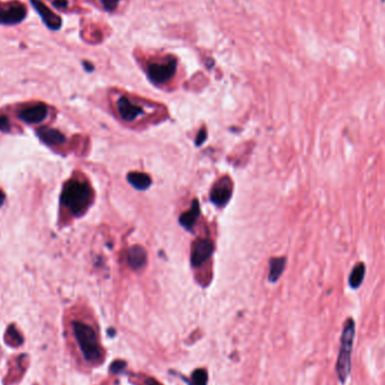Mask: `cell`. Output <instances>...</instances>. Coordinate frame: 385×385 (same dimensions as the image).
<instances>
[{"label": "cell", "mask_w": 385, "mask_h": 385, "mask_svg": "<svg viewBox=\"0 0 385 385\" xmlns=\"http://www.w3.org/2000/svg\"><path fill=\"white\" fill-rule=\"evenodd\" d=\"M93 192L88 184L78 180H71L65 186L62 202L72 214L80 215L87 210Z\"/></svg>", "instance_id": "6da1fadb"}, {"label": "cell", "mask_w": 385, "mask_h": 385, "mask_svg": "<svg viewBox=\"0 0 385 385\" xmlns=\"http://www.w3.org/2000/svg\"><path fill=\"white\" fill-rule=\"evenodd\" d=\"M355 338V321L348 317L345 322L343 335L340 339V348L337 360V375L340 383H346L351 370V353Z\"/></svg>", "instance_id": "7a4b0ae2"}, {"label": "cell", "mask_w": 385, "mask_h": 385, "mask_svg": "<svg viewBox=\"0 0 385 385\" xmlns=\"http://www.w3.org/2000/svg\"><path fill=\"white\" fill-rule=\"evenodd\" d=\"M74 334L84 357L90 363H98L102 359V348H100L97 336L90 326L80 321L72 324Z\"/></svg>", "instance_id": "3957f363"}, {"label": "cell", "mask_w": 385, "mask_h": 385, "mask_svg": "<svg viewBox=\"0 0 385 385\" xmlns=\"http://www.w3.org/2000/svg\"><path fill=\"white\" fill-rule=\"evenodd\" d=\"M176 69V59L172 55H167L162 59L151 61L148 66V75L152 83L162 85L174 78Z\"/></svg>", "instance_id": "277c9868"}, {"label": "cell", "mask_w": 385, "mask_h": 385, "mask_svg": "<svg viewBox=\"0 0 385 385\" xmlns=\"http://www.w3.org/2000/svg\"><path fill=\"white\" fill-rule=\"evenodd\" d=\"M26 15V9L21 3L13 2L0 6V24L14 25L21 23Z\"/></svg>", "instance_id": "5b68a950"}, {"label": "cell", "mask_w": 385, "mask_h": 385, "mask_svg": "<svg viewBox=\"0 0 385 385\" xmlns=\"http://www.w3.org/2000/svg\"><path fill=\"white\" fill-rule=\"evenodd\" d=\"M213 252V242L209 239H200L192 245L191 263L195 266H200L211 257Z\"/></svg>", "instance_id": "8992f818"}, {"label": "cell", "mask_w": 385, "mask_h": 385, "mask_svg": "<svg viewBox=\"0 0 385 385\" xmlns=\"http://www.w3.org/2000/svg\"><path fill=\"white\" fill-rule=\"evenodd\" d=\"M232 191V185L229 178L224 177L216 182L211 191V200L216 205H224L229 201Z\"/></svg>", "instance_id": "52a82bcc"}, {"label": "cell", "mask_w": 385, "mask_h": 385, "mask_svg": "<svg viewBox=\"0 0 385 385\" xmlns=\"http://www.w3.org/2000/svg\"><path fill=\"white\" fill-rule=\"evenodd\" d=\"M116 108L124 121H134L142 114V109L139 105L134 104L131 99H129L125 96L119 97L116 103Z\"/></svg>", "instance_id": "ba28073f"}, {"label": "cell", "mask_w": 385, "mask_h": 385, "mask_svg": "<svg viewBox=\"0 0 385 385\" xmlns=\"http://www.w3.org/2000/svg\"><path fill=\"white\" fill-rule=\"evenodd\" d=\"M47 115V108L44 104H35V105H31L27 106V107L23 108L21 112H19L18 116L19 118H22L24 122L30 123V124H34V123H40L43 119L46 117Z\"/></svg>", "instance_id": "9c48e42d"}, {"label": "cell", "mask_w": 385, "mask_h": 385, "mask_svg": "<svg viewBox=\"0 0 385 385\" xmlns=\"http://www.w3.org/2000/svg\"><path fill=\"white\" fill-rule=\"evenodd\" d=\"M32 5L40 14L43 22L46 24L47 27L52 28V30H59L61 26V19L60 17L55 15L50 8H47L44 4L41 3L40 0H32Z\"/></svg>", "instance_id": "30bf717a"}, {"label": "cell", "mask_w": 385, "mask_h": 385, "mask_svg": "<svg viewBox=\"0 0 385 385\" xmlns=\"http://www.w3.org/2000/svg\"><path fill=\"white\" fill-rule=\"evenodd\" d=\"M365 274H366V265L363 262L357 263L354 266V268L351 269L348 283L349 286L353 288V290H357V288L362 286L365 278Z\"/></svg>", "instance_id": "8fae6325"}, {"label": "cell", "mask_w": 385, "mask_h": 385, "mask_svg": "<svg viewBox=\"0 0 385 385\" xmlns=\"http://www.w3.org/2000/svg\"><path fill=\"white\" fill-rule=\"evenodd\" d=\"M38 137H40L43 141L49 144V146H60L65 142L63 134L60 133L57 130L52 129H40L38 130Z\"/></svg>", "instance_id": "7c38bea8"}, {"label": "cell", "mask_w": 385, "mask_h": 385, "mask_svg": "<svg viewBox=\"0 0 385 385\" xmlns=\"http://www.w3.org/2000/svg\"><path fill=\"white\" fill-rule=\"evenodd\" d=\"M147 262V254L143 248L134 245L129 250V264L132 268H141Z\"/></svg>", "instance_id": "4fadbf2b"}, {"label": "cell", "mask_w": 385, "mask_h": 385, "mask_svg": "<svg viewBox=\"0 0 385 385\" xmlns=\"http://www.w3.org/2000/svg\"><path fill=\"white\" fill-rule=\"evenodd\" d=\"M127 179L133 187L141 190L147 189L151 184L150 176L143 174V172H131V174H129Z\"/></svg>", "instance_id": "5bb4252c"}, {"label": "cell", "mask_w": 385, "mask_h": 385, "mask_svg": "<svg viewBox=\"0 0 385 385\" xmlns=\"http://www.w3.org/2000/svg\"><path fill=\"white\" fill-rule=\"evenodd\" d=\"M285 264L286 258L284 257H277L272 259L271 267H269V280H271V282H276L278 278L281 277L284 269H285Z\"/></svg>", "instance_id": "9a60e30c"}, {"label": "cell", "mask_w": 385, "mask_h": 385, "mask_svg": "<svg viewBox=\"0 0 385 385\" xmlns=\"http://www.w3.org/2000/svg\"><path fill=\"white\" fill-rule=\"evenodd\" d=\"M199 215H200V205L195 201L194 203H192L190 210L180 216V223L184 225L186 229H190L192 227V224L196 222Z\"/></svg>", "instance_id": "2e32d148"}, {"label": "cell", "mask_w": 385, "mask_h": 385, "mask_svg": "<svg viewBox=\"0 0 385 385\" xmlns=\"http://www.w3.org/2000/svg\"><path fill=\"white\" fill-rule=\"evenodd\" d=\"M5 339H6V343L8 345L13 346V347H17V346H21L23 344V337L21 334H19V331L15 328V326H11L7 329Z\"/></svg>", "instance_id": "e0dca14e"}, {"label": "cell", "mask_w": 385, "mask_h": 385, "mask_svg": "<svg viewBox=\"0 0 385 385\" xmlns=\"http://www.w3.org/2000/svg\"><path fill=\"white\" fill-rule=\"evenodd\" d=\"M208 382V374L204 369L196 370L192 375V384L194 385H205Z\"/></svg>", "instance_id": "ac0fdd59"}, {"label": "cell", "mask_w": 385, "mask_h": 385, "mask_svg": "<svg viewBox=\"0 0 385 385\" xmlns=\"http://www.w3.org/2000/svg\"><path fill=\"white\" fill-rule=\"evenodd\" d=\"M100 2H102L106 11L110 12V11H114L115 8H117L119 0H100Z\"/></svg>", "instance_id": "d6986e66"}, {"label": "cell", "mask_w": 385, "mask_h": 385, "mask_svg": "<svg viewBox=\"0 0 385 385\" xmlns=\"http://www.w3.org/2000/svg\"><path fill=\"white\" fill-rule=\"evenodd\" d=\"M0 130L2 131H9L11 130V124H9L8 118L4 115H0Z\"/></svg>", "instance_id": "ffe728a7"}, {"label": "cell", "mask_w": 385, "mask_h": 385, "mask_svg": "<svg viewBox=\"0 0 385 385\" xmlns=\"http://www.w3.org/2000/svg\"><path fill=\"white\" fill-rule=\"evenodd\" d=\"M205 138H206V132L204 131V130H202L199 134V137H197V144L203 143L205 140Z\"/></svg>", "instance_id": "44dd1931"}, {"label": "cell", "mask_w": 385, "mask_h": 385, "mask_svg": "<svg viewBox=\"0 0 385 385\" xmlns=\"http://www.w3.org/2000/svg\"><path fill=\"white\" fill-rule=\"evenodd\" d=\"M54 5H55L56 7L61 8V7L67 6V2H66V0H56V2H54Z\"/></svg>", "instance_id": "7402d4cb"}, {"label": "cell", "mask_w": 385, "mask_h": 385, "mask_svg": "<svg viewBox=\"0 0 385 385\" xmlns=\"http://www.w3.org/2000/svg\"><path fill=\"white\" fill-rule=\"evenodd\" d=\"M147 385H161V384L159 383V382H157L156 379H153V378H148Z\"/></svg>", "instance_id": "603a6c76"}, {"label": "cell", "mask_w": 385, "mask_h": 385, "mask_svg": "<svg viewBox=\"0 0 385 385\" xmlns=\"http://www.w3.org/2000/svg\"><path fill=\"white\" fill-rule=\"evenodd\" d=\"M4 201H5V194L3 192V190H0V206L3 205Z\"/></svg>", "instance_id": "cb8c5ba5"}]
</instances>
